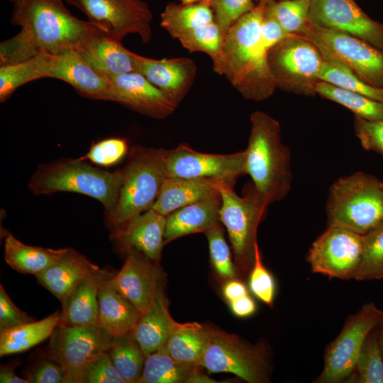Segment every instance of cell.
<instances>
[{"label":"cell","instance_id":"7bdbcfd3","mask_svg":"<svg viewBox=\"0 0 383 383\" xmlns=\"http://www.w3.org/2000/svg\"><path fill=\"white\" fill-rule=\"evenodd\" d=\"M79 383H127L106 351L89 362L83 370Z\"/></svg>","mask_w":383,"mask_h":383},{"label":"cell","instance_id":"30bf717a","mask_svg":"<svg viewBox=\"0 0 383 383\" xmlns=\"http://www.w3.org/2000/svg\"><path fill=\"white\" fill-rule=\"evenodd\" d=\"M80 10L101 33L119 42L129 34L144 43L152 38V13L141 0H66Z\"/></svg>","mask_w":383,"mask_h":383},{"label":"cell","instance_id":"277c9868","mask_svg":"<svg viewBox=\"0 0 383 383\" xmlns=\"http://www.w3.org/2000/svg\"><path fill=\"white\" fill-rule=\"evenodd\" d=\"M122 169L109 172L92 166L82 157L66 158L39 165L28 187L35 194L75 192L101 202L106 215L116 205L122 184Z\"/></svg>","mask_w":383,"mask_h":383},{"label":"cell","instance_id":"6f0895ef","mask_svg":"<svg viewBox=\"0 0 383 383\" xmlns=\"http://www.w3.org/2000/svg\"><path fill=\"white\" fill-rule=\"evenodd\" d=\"M277 1H281V0H258L257 4L265 6L270 3Z\"/></svg>","mask_w":383,"mask_h":383},{"label":"cell","instance_id":"bcb514c9","mask_svg":"<svg viewBox=\"0 0 383 383\" xmlns=\"http://www.w3.org/2000/svg\"><path fill=\"white\" fill-rule=\"evenodd\" d=\"M212 9L214 21L226 33L241 16L256 4L252 0H207Z\"/></svg>","mask_w":383,"mask_h":383},{"label":"cell","instance_id":"5b68a950","mask_svg":"<svg viewBox=\"0 0 383 383\" xmlns=\"http://www.w3.org/2000/svg\"><path fill=\"white\" fill-rule=\"evenodd\" d=\"M328 226L365 235L383 221V182L357 172L339 177L330 187Z\"/></svg>","mask_w":383,"mask_h":383},{"label":"cell","instance_id":"8992f818","mask_svg":"<svg viewBox=\"0 0 383 383\" xmlns=\"http://www.w3.org/2000/svg\"><path fill=\"white\" fill-rule=\"evenodd\" d=\"M167 150L135 145L125 167L119 196L113 211L106 215L114 227L152 209L167 178Z\"/></svg>","mask_w":383,"mask_h":383},{"label":"cell","instance_id":"d6a6232c","mask_svg":"<svg viewBox=\"0 0 383 383\" xmlns=\"http://www.w3.org/2000/svg\"><path fill=\"white\" fill-rule=\"evenodd\" d=\"M199 368L179 362L160 349L145 357L138 383H188Z\"/></svg>","mask_w":383,"mask_h":383},{"label":"cell","instance_id":"7a4b0ae2","mask_svg":"<svg viewBox=\"0 0 383 383\" xmlns=\"http://www.w3.org/2000/svg\"><path fill=\"white\" fill-rule=\"evenodd\" d=\"M264 9L257 4L228 29L218 72L245 99L256 101L267 99L276 89L268 66V52L260 43Z\"/></svg>","mask_w":383,"mask_h":383},{"label":"cell","instance_id":"4dcf8cb0","mask_svg":"<svg viewBox=\"0 0 383 383\" xmlns=\"http://www.w3.org/2000/svg\"><path fill=\"white\" fill-rule=\"evenodd\" d=\"M60 322L61 311H57L0 333L1 357L23 353L50 338Z\"/></svg>","mask_w":383,"mask_h":383},{"label":"cell","instance_id":"3957f363","mask_svg":"<svg viewBox=\"0 0 383 383\" xmlns=\"http://www.w3.org/2000/svg\"><path fill=\"white\" fill-rule=\"evenodd\" d=\"M245 170L252 184L270 205L284 199L292 183L291 152L282 142L280 124L262 111L252 112Z\"/></svg>","mask_w":383,"mask_h":383},{"label":"cell","instance_id":"ab89813d","mask_svg":"<svg viewBox=\"0 0 383 383\" xmlns=\"http://www.w3.org/2000/svg\"><path fill=\"white\" fill-rule=\"evenodd\" d=\"M364 251L357 281L383 279V221L363 235Z\"/></svg>","mask_w":383,"mask_h":383},{"label":"cell","instance_id":"d4e9b609","mask_svg":"<svg viewBox=\"0 0 383 383\" xmlns=\"http://www.w3.org/2000/svg\"><path fill=\"white\" fill-rule=\"evenodd\" d=\"M109 272L99 269L82 278L61 302V324H98V294L101 283Z\"/></svg>","mask_w":383,"mask_h":383},{"label":"cell","instance_id":"2e32d148","mask_svg":"<svg viewBox=\"0 0 383 383\" xmlns=\"http://www.w3.org/2000/svg\"><path fill=\"white\" fill-rule=\"evenodd\" d=\"M308 22L348 33L383 50V23L371 18L355 0H311Z\"/></svg>","mask_w":383,"mask_h":383},{"label":"cell","instance_id":"484cf974","mask_svg":"<svg viewBox=\"0 0 383 383\" xmlns=\"http://www.w3.org/2000/svg\"><path fill=\"white\" fill-rule=\"evenodd\" d=\"M77 51L90 66L106 77L135 72V53L122 42L100 30Z\"/></svg>","mask_w":383,"mask_h":383},{"label":"cell","instance_id":"603a6c76","mask_svg":"<svg viewBox=\"0 0 383 383\" xmlns=\"http://www.w3.org/2000/svg\"><path fill=\"white\" fill-rule=\"evenodd\" d=\"M109 272L102 280L99 294V326L111 337L131 333L142 313L115 287Z\"/></svg>","mask_w":383,"mask_h":383},{"label":"cell","instance_id":"f546056e","mask_svg":"<svg viewBox=\"0 0 383 383\" xmlns=\"http://www.w3.org/2000/svg\"><path fill=\"white\" fill-rule=\"evenodd\" d=\"M63 250L28 245L7 233L4 239V257L14 270L37 276L51 265Z\"/></svg>","mask_w":383,"mask_h":383},{"label":"cell","instance_id":"7402d4cb","mask_svg":"<svg viewBox=\"0 0 383 383\" xmlns=\"http://www.w3.org/2000/svg\"><path fill=\"white\" fill-rule=\"evenodd\" d=\"M220 192L180 209L166 216L165 243L196 233H205L221 223Z\"/></svg>","mask_w":383,"mask_h":383},{"label":"cell","instance_id":"9f6ffc18","mask_svg":"<svg viewBox=\"0 0 383 383\" xmlns=\"http://www.w3.org/2000/svg\"><path fill=\"white\" fill-rule=\"evenodd\" d=\"M378 332H379V343L382 348V352L383 354V316L382 317V319L377 326Z\"/></svg>","mask_w":383,"mask_h":383},{"label":"cell","instance_id":"680465c9","mask_svg":"<svg viewBox=\"0 0 383 383\" xmlns=\"http://www.w3.org/2000/svg\"><path fill=\"white\" fill-rule=\"evenodd\" d=\"M201 1H206V0H181V3L182 4H189V3H194Z\"/></svg>","mask_w":383,"mask_h":383},{"label":"cell","instance_id":"4316f807","mask_svg":"<svg viewBox=\"0 0 383 383\" xmlns=\"http://www.w3.org/2000/svg\"><path fill=\"white\" fill-rule=\"evenodd\" d=\"M223 183L206 179L167 177L152 209L167 216L178 209L218 193Z\"/></svg>","mask_w":383,"mask_h":383},{"label":"cell","instance_id":"cb8c5ba5","mask_svg":"<svg viewBox=\"0 0 383 383\" xmlns=\"http://www.w3.org/2000/svg\"><path fill=\"white\" fill-rule=\"evenodd\" d=\"M99 268L76 250L65 248L60 256L35 277L62 302L82 278Z\"/></svg>","mask_w":383,"mask_h":383},{"label":"cell","instance_id":"816d5d0a","mask_svg":"<svg viewBox=\"0 0 383 383\" xmlns=\"http://www.w3.org/2000/svg\"><path fill=\"white\" fill-rule=\"evenodd\" d=\"M231 311L239 318H245L253 314L256 310L254 300L246 294L236 299L228 301Z\"/></svg>","mask_w":383,"mask_h":383},{"label":"cell","instance_id":"681fc988","mask_svg":"<svg viewBox=\"0 0 383 383\" xmlns=\"http://www.w3.org/2000/svg\"><path fill=\"white\" fill-rule=\"evenodd\" d=\"M33 321L31 316L13 304L0 284V333Z\"/></svg>","mask_w":383,"mask_h":383},{"label":"cell","instance_id":"8d00e7d4","mask_svg":"<svg viewBox=\"0 0 383 383\" xmlns=\"http://www.w3.org/2000/svg\"><path fill=\"white\" fill-rule=\"evenodd\" d=\"M225 33L213 21L208 24L187 31L177 39L189 52H202L211 57L213 70L218 73L222 57Z\"/></svg>","mask_w":383,"mask_h":383},{"label":"cell","instance_id":"52a82bcc","mask_svg":"<svg viewBox=\"0 0 383 383\" xmlns=\"http://www.w3.org/2000/svg\"><path fill=\"white\" fill-rule=\"evenodd\" d=\"M233 187L226 183L220 186V220L227 230L236 267L246 274L253 266L257 228L270 205L253 184L245 187L242 196Z\"/></svg>","mask_w":383,"mask_h":383},{"label":"cell","instance_id":"ffe728a7","mask_svg":"<svg viewBox=\"0 0 383 383\" xmlns=\"http://www.w3.org/2000/svg\"><path fill=\"white\" fill-rule=\"evenodd\" d=\"M165 226L166 216L150 209L114 227L111 238L122 253L135 250L159 264Z\"/></svg>","mask_w":383,"mask_h":383},{"label":"cell","instance_id":"d6986e66","mask_svg":"<svg viewBox=\"0 0 383 383\" xmlns=\"http://www.w3.org/2000/svg\"><path fill=\"white\" fill-rule=\"evenodd\" d=\"M112 101L157 119L171 115L177 106L143 74L131 72L111 77Z\"/></svg>","mask_w":383,"mask_h":383},{"label":"cell","instance_id":"f1b7e54d","mask_svg":"<svg viewBox=\"0 0 383 383\" xmlns=\"http://www.w3.org/2000/svg\"><path fill=\"white\" fill-rule=\"evenodd\" d=\"M212 331L196 322L181 323L175 321L162 349L179 362L198 366Z\"/></svg>","mask_w":383,"mask_h":383},{"label":"cell","instance_id":"44dd1931","mask_svg":"<svg viewBox=\"0 0 383 383\" xmlns=\"http://www.w3.org/2000/svg\"><path fill=\"white\" fill-rule=\"evenodd\" d=\"M135 72L143 74L177 106L192 87L196 65L191 58L156 60L135 53Z\"/></svg>","mask_w":383,"mask_h":383},{"label":"cell","instance_id":"f907efd6","mask_svg":"<svg viewBox=\"0 0 383 383\" xmlns=\"http://www.w3.org/2000/svg\"><path fill=\"white\" fill-rule=\"evenodd\" d=\"M287 33L277 21L264 9L263 18L260 28V43L270 50L281 40L290 36Z\"/></svg>","mask_w":383,"mask_h":383},{"label":"cell","instance_id":"9a60e30c","mask_svg":"<svg viewBox=\"0 0 383 383\" xmlns=\"http://www.w3.org/2000/svg\"><path fill=\"white\" fill-rule=\"evenodd\" d=\"M245 158V150L209 154L182 144L167 150V177L212 179L234 186L238 177L246 174Z\"/></svg>","mask_w":383,"mask_h":383},{"label":"cell","instance_id":"b9f144b4","mask_svg":"<svg viewBox=\"0 0 383 383\" xmlns=\"http://www.w3.org/2000/svg\"><path fill=\"white\" fill-rule=\"evenodd\" d=\"M206 235L211 264L223 279H234L236 272L231 249L225 239L221 223L204 233Z\"/></svg>","mask_w":383,"mask_h":383},{"label":"cell","instance_id":"74e56055","mask_svg":"<svg viewBox=\"0 0 383 383\" xmlns=\"http://www.w3.org/2000/svg\"><path fill=\"white\" fill-rule=\"evenodd\" d=\"M42 78H45L44 53L16 64L0 66L1 102L22 85Z\"/></svg>","mask_w":383,"mask_h":383},{"label":"cell","instance_id":"db71d44e","mask_svg":"<svg viewBox=\"0 0 383 383\" xmlns=\"http://www.w3.org/2000/svg\"><path fill=\"white\" fill-rule=\"evenodd\" d=\"M19 365L18 362H9L1 365L0 368L1 383H28L24 377L16 375L15 368Z\"/></svg>","mask_w":383,"mask_h":383},{"label":"cell","instance_id":"83f0119b","mask_svg":"<svg viewBox=\"0 0 383 383\" xmlns=\"http://www.w3.org/2000/svg\"><path fill=\"white\" fill-rule=\"evenodd\" d=\"M174 323L162 290L142 313L131 334L147 356L165 345Z\"/></svg>","mask_w":383,"mask_h":383},{"label":"cell","instance_id":"6da1fadb","mask_svg":"<svg viewBox=\"0 0 383 383\" xmlns=\"http://www.w3.org/2000/svg\"><path fill=\"white\" fill-rule=\"evenodd\" d=\"M11 23L21 27L0 44V66L16 64L42 53L78 50L99 30L73 16L54 0H12Z\"/></svg>","mask_w":383,"mask_h":383},{"label":"cell","instance_id":"836d02e7","mask_svg":"<svg viewBox=\"0 0 383 383\" xmlns=\"http://www.w3.org/2000/svg\"><path fill=\"white\" fill-rule=\"evenodd\" d=\"M323 63L318 79L340 88L359 93L383 102V89L372 87L360 79L345 64L322 48Z\"/></svg>","mask_w":383,"mask_h":383},{"label":"cell","instance_id":"11a10c76","mask_svg":"<svg viewBox=\"0 0 383 383\" xmlns=\"http://www.w3.org/2000/svg\"><path fill=\"white\" fill-rule=\"evenodd\" d=\"M218 381L202 374L199 370L196 371L189 379L188 383H218Z\"/></svg>","mask_w":383,"mask_h":383},{"label":"cell","instance_id":"f6af8a7d","mask_svg":"<svg viewBox=\"0 0 383 383\" xmlns=\"http://www.w3.org/2000/svg\"><path fill=\"white\" fill-rule=\"evenodd\" d=\"M250 272L249 287L252 293L265 304L272 306L275 283L272 275L262 264L258 245L256 247L255 262Z\"/></svg>","mask_w":383,"mask_h":383},{"label":"cell","instance_id":"f5cc1de1","mask_svg":"<svg viewBox=\"0 0 383 383\" xmlns=\"http://www.w3.org/2000/svg\"><path fill=\"white\" fill-rule=\"evenodd\" d=\"M223 294L228 301H232L248 294L245 285L236 279H229L223 288Z\"/></svg>","mask_w":383,"mask_h":383},{"label":"cell","instance_id":"9c48e42d","mask_svg":"<svg viewBox=\"0 0 383 383\" xmlns=\"http://www.w3.org/2000/svg\"><path fill=\"white\" fill-rule=\"evenodd\" d=\"M382 316L383 311L369 302L348 317L339 335L328 346L322 372L313 382L339 383L350 377L366 338L379 325Z\"/></svg>","mask_w":383,"mask_h":383},{"label":"cell","instance_id":"e575fe53","mask_svg":"<svg viewBox=\"0 0 383 383\" xmlns=\"http://www.w3.org/2000/svg\"><path fill=\"white\" fill-rule=\"evenodd\" d=\"M127 383H138L145 355L131 333L113 337L106 350Z\"/></svg>","mask_w":383,"mask_h":383},{"label":"cell","instance_id":"1f68e13d","mask_svg":"<svg viewBox=\"0 0 383 383\" xmlns=\"http://www.w3.org/2000/svg\"><path fill=\"white\" fill-rule=\"evenodd\" d=\"M160 26L173 38L214 21L212 9L206 1L189 4L169 3L160 14Z\"/></svg>","mask_w":383,"mask_h":383},{"label":"cell","instance_id":"e0dca14e","mask_svg":"<svg viewBox=\"0 0 383 383\" xmlns=\"http://www.w3.org/2000/svg\"><path fill=\"white\" fill-rule=\"evenodd\" d=\"M121 269L111 279L117 290L144 313L164 290V274L158 263L135 250L125 254Z\"/></svg>","mask_w":383,"mask_h":383},{"label":"cell","instance_id":"7c38bea8","mask_svg":"<svg viewBox=\"0 0 383 383\" xmlns=\"http://www.w3.org/2000/svg\"><path fill=\"white\" fill-rule=\"evenodd\" d=\"M113 337L99 324L67 326L60 323L43 354L58 362L65 383H79L81 374L96 357L106 351Z\"/></svg>","mask_w":383,"mask_h":383},{"label":"cell","instance_id":"f35d334b","mask_svg":"<svg viewBox=\"0 0 383 383\" xmlns=\"http://www.w3.org/2000/svg\"><path fill=\"white\" fill-rule=\"evenodd\" d=\"M360 383H383V354L377 326L366 338L354 371Z\"/></svg>","mask_w":383,"mask_h":383},{"label":"cell","instance_id":"4fadbf2b","mask_svg":"<svg viewBox=\"0 0 383 383\" xmlns=\"http://www.w3.org/2000/svg\"><path fill=\"white\" fill-rule=\"evenodd\" d=\"M198 366L209 373H231L249 383L269 380L267 359L260 348L214 329Z\"/></svg>","mask_w":383,"mask_h":383},{"label":"cell","instance_id":"d590c367","mask_svg":"<svg viewBox=\"0 0 383 383\" xmlns=\"http://www.w3.org/2000/svg\"><path fill=\"white\" fill-rule=\"evenodd\" d=\"M314 91L321 96L350 109L355 116L368 121L383 120L382 101L320 80L316 82Z\"/></svg>","mask_w":383,"mask_h":383},{"label":"cell","instance_id":"7dc6e473","mask_svg":"<svg viewBox=\"0 0 383 383\" xmlns=\"http://www.w3.org/2000/svg\"><path fill=\"white\" fill-rule=\"evenodd\" d=\"M23 377L28 383H65L62 366L43 354L25 370Z\"/></svg>","mask_w":383,"mask_h":383},{"label":"cell","instance_id":"c3c4849f","mask_svg":"<svg viewBox=\"0 0 383 383\" xmlns=\"http://www.w3.org/2000/svg\"><path fill=\"white\" fill-rule=\"evenodd\" d=\"M354 125L362 147L383 155V120L368 121L355 116Z\"/></svg>","mask_w":383,"mask_h":383},{"label":"cell","instance_id":"5bb4252c","mask_svg":"<svg viewBox=\"0 0 383 383\" xmlns=\"http://www.w3.org/2000/svg\"><path fill=\"white\" fill-rule=\"evenodd\" d=\"M363 235L328 226L312 243L307 261L315 273L341 279H354L362 262Z\"/></svg>","mask_w":383,"mask_h":383},{"label":"cell","instance_id":"ac0fdd59","mask_svg":"<svg viewBox=\"0 0 383 383\" xmlns=\"http://www.w3.org/2000/svg\"><path fill=\"white\" fill-rule=\"evenodd\" d=\"M46 78H55L67 82L84 97L108 101L111 99L110 79L90 66L75 50L57 54L48 53Z\"/></svg>","mask_w":383,"mask_h":383},{"label":"cell","instance_id":"91938a15","mask_svg":"<svg viewBox=\"0 0 383 383\" xmlns=\"http://www.w3.org/2000/svg\"><path fill=\"white\" fill-rule=\"evenodd\" d=\"M54 1H57V2H59V3H61V4H63L62 0H54Z\"/></svg>","mask_w":383,"mask_h":383},{"label":"cell","instance_id":"ba28073f","mask_svg":"<svg viewBox=\"0 0 383 383\" xmlns=\"http://www.w3.org/2000/svg\"><path fill=\"white\" fill-rule=\"evenodd\" d=\"M267 62L276 88L304 95L316 93L323 59L309 40L296 35L284 38L270 50Z\"/></svg>","mask_w":383,"mask_h":383},{"label":"cell","instance_id":"60d3db41","mask_svg":"<svg viewBox=\"0 0 383 383\" xmlns=\"http://www.w3.org/2000/svg\"><path fill=\"white\" fill-rule=\"evenodd\" d=\"M311 0H281L265 6L289 35L299 33L309 21Z\"/></svg>","mask_w":383,"mask_h":383},{"label":"cell","instance_id":"8fae6325","mask_svg":"<svg viewBox=\"0 0 383 383\" xmlns=\"http://www.w3.org/2000/svg\"><path fill=\"white\" fill-rule=\"evenodd\" d=\"M296 35L322 48L365 83L383 89V50L348 33L307 23Z\"/></svg>","mask_w":383,"mask_h":383},{"label":"cell","instance_id":"ee69618b","mask_svg":"<svg viewBox=\"0 0 383 383\" xmlns=\"http://www.w3.org/2000/svg\"><path fill=\"white\" fill-rule=\"evenodd\" d=\"M128 150V143L125 139L110 138L94 144L82 158L108 167L118 162L126 155Z\"/></svg>","mask_w":383,"mask_h":383}]
</instances>
